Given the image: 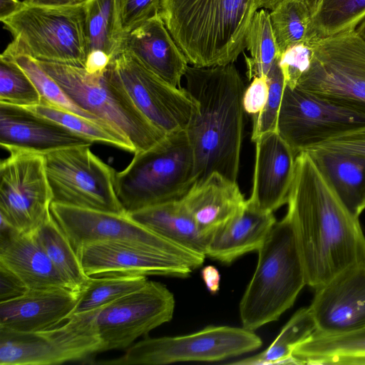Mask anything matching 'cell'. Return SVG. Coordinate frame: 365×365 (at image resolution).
<instances>
[{"mask_svg":"<svg viewBox=\"0 0 365 365\" xmlns=\"http://www.w3.org/2000/svg\"><path fill=\"white\" fill-rule=\"evenodd\" d=\"M365 126V110L284 86L277 132L296 155Z\"/></svg>","mask_w":365,"mask_h":365,"instance_id":"obj_13","label":"cell"},{"mask_svg":"<svg viewBox=\"0 0 365 365\" xmlns=\"http://www.w3.org/2000/svg\"><path fill=\"white\" fill-rule=\"evenodd\" d=\"M309 8L311 14H312L316 9L320 0H302Z\"/></svg>","mask_w":365,"mask_h":365,"instance_id":"obj_50","label":"cell"},{"mask_svg":"<svg viewBox=\"0 0 365 365\" xmlns=\"http://www.w3.org/2000/svg\"><path fill=\"white\" fill-rule=\"evenodd\" d=\"M262 341L243 327L210 326L193 334L145 338L120 357L101 360L100 365H161L182 361H217L253 351Z\"/></svg>","mask_w":365,"mask_h":365,"instance_id":"obj_9","label":"cell"},{"mask_svg":"<svg viewBox=\"0 0 365 365\" xmlns=\"http://www.w3.org/2000/svg\"><path fill=\"white\" fill-rule=\"evenodd\" d=\"M246 48L251 55L250 58L245 56L248 79L267 76L280 57L268 10L260 9L255 12L247 33Z\"/></svg>","mask_w":365,"mask_h":365,"instance_id":"obj_35","label":"cell"},{"mask_svg":"<svg viewBox=\"0 0 365 365\" xmlns=\"http://www.w3.org/2000/svg\"><path fill=\"white\" fill-rule=\"evenodd\" d=\"M296 364L365 365V327L339 334L314 331L292 351Z\"/></svg>","mask_w":365,"mask_h":365,"instance_id":"obj_28","label":"cell"},{"mask_svg":"<svg viewBox=\"0 0 365 365\" xmlns=\"http://www.w3.org/2000/svg\"><path fill=\"white\" fill-rule=\"evenodd\" d=\"M312 43L309 67L295 88L365 110V39L351 31Z\"/></svg>","mask_w":365,"mask_h":365,"instance_id":"obj_10","label":"cell"},{"mask_svg":"<svg viewBox=\"0 0 365 365\" xmlns=\"http://www.w3.org/2000/svg\"><path fill=\"white\" fill-rule=\"evenodd\" d=\"M277 222L273 213L245 205L209 235L205 256L232 263L242 255L257 251Z\"/></svg>","mask_w":365,"mask_h":365,"instance_id":"obj_23","label":"cell"},{"mask_svg":"<svg viewBox=\"0 0 365 365\" xmlns=\"http://www.w3.org/2000/svg\"><path fill=\"white\" fill-rule=\"evenodd\" d=\"M38 62L77 105L129 139L135 153L151 148L168 135L148 120L105 72L91 74L82 67Z\"/></svg>","mask_w":365,"mask_h":365,"instance_id":"obj_7","label":"cell"},{"mask_svg":"<svg viewBox=\"0 0 365 365\" xmlns=\"http://www.w3.org/2000/svg\"><path fill=\"white\" fill-rule=\"evenodd\" d=\"M185 89L197 110L185 132L191 145L195 182L218 173L237 182L244 130L245 86L233 63L187 67Z\"/></svg>","mask_w":365,"mask_h":365,"instance_id":"obj_2","label":"cell"},{"mask_svg":"<svg viewBox=\"0 0 365 365\" xmlns=\"http://www.w3.org/2000/svg\"><path fill=\"white\" fill-rule=\"evenodd\" d=\"M81 145L44 154L53 202L119 214L127 213L115 190L116 171Z\"/></svg>","mask_w":365,"mask_h":365,"instance_id":"obj_8","label":"cell"},{"mask_svg":"<svg viewBox=\"0 0 365 365\" xmlns=\"http://www.w3.org/2000/svg\"><path fill=\"white\" fill-rule=\"evenodd\" d=\"M268 94L267 76L254 78L244 92L242 103L245 112L252 115L260 113L266 104Z\"/></svg>","mask_w":365,"mask_h":365,"instance_id":"obj_43","label":"cell"},{"mask_svg":"<svg viewBox=\"0 0 365 365\" xmlns=\"http://www.w3.org/2000/svg\"><path fill=\"white\" fill-rule=\"evenodd\" d=\"M76 252L88 277L135 274L186 277L192 271L189 265L165 252L130 241L94 242Z\"/></svg>","mask_w":365,"mask_h":365,"instance_id":"obj_17","label":"cell"},{"mask_svg":"<svg viewBox=\"0 0 365 365\" xmlns=\"http://www.w3.org/2000/svg\"><path fill=\"white\" fill-rule=\"evenodd\" d=\"M175 298L160 282L148 281L141 288L99 309L96 326L102 351L123 349L139 336L168 322Z\"/></svg>","mask_w":365,"mask_h":365,"instance_id":"obj_16","label":"cell"},{"mask_svg":"<svg viewBox=\"0 0 365 365\" xmlns=\"http://www.w3.org/2000/svg\"><path fill=\"white\" fill-rule=\"evenodd\" d=\"M2 54L11 58L25 72L38 90L41 97V103L110 125L77 105L56 81L41 66L37 60L25 54L13 52L6 48Z\"/></svg>","mask_w":365,"mask_h":365,"instance_id":"obj_37","label":"cell"},{"mask_svg":"<svg viewBox=\"0 0 365 365\" xmlns=\"http://www.w3.org/2000/svg\"><path fill=\"white\" fill-rule=\"evenodd\" d=\"M286 216L296 237L306 283L317 289L365 257L359 218L346 207L307 151L295 159Z\"/></svg>","mask_w":365,"mask_h":365,"instance_id":"obj_1","label":"cell"},{"mask_svg":"<svg viewBox=\"0 0 365 365\" xmlns=\"http://www.w3.org/2000/svg\"><path fill=\"white\" fill-rule=\"evenodd\" d=\"M269 18L280 56L292 46L312 39V14L302 0L281 1L269 11Z\"/></svg>","mask_w":365,"mask_h":365,"instance_id":"obj_36","label":"cell"},{"mask_svg":"<svg viewBox=\"0 0 365 365\" xmlns=\"http://www.w3.org/2000/svg\"><path fill=\"white\" fill-rule=\"evenodd\" d=\"M309 308L315 331L339 334L365 327V257L315 289Z\"/></svg>","mask_w":365,"mask_h":365,"instance_id":"obj_18","label":"cell"},{"mask_svg":"<svg viewBox=\"0 0 365 365\" xmlns=\"http://www.w3.org/2000/svg\"><path fill=\"white\" fill-rule=\"evenodd\" d=\"M279 60L274 63L267 75L269 94L266 104L260 113L253 115L251 135L252 142L265 133L277 131L278 116L285 86Z\"/></svg>","mask_w":365,"mask_h":365,"instance_id":"obj_39","label":"cell"},{"mask_svg":"<svg viewBox=\"0 0 365 365\" xmlns=\"http://www.w3.org/2000/svg\"><path fill=\"white\" fill-rule=\"evenodd\" d=\"M162 0H117L123 32L127 34L160 14Z\"/></svg>","mask_w":365,"mask_h":365,"instance_id":"obj_41","label":"cell"},{"mask_svg":"<svg viewBox=\"0 0 365 365\" xmlns=\"http://www.w3.org/2000/svg\"><path fill=\"white\" fill-rule=\"evenodd\" d=\"M127 214L166 240L205 256L209 235L200 231L181 199L156 204Z\"/></svg>","mask_w":365,"mask_h":365,"instance_id":"obj_26","label":"cell"},{"mask_svg":"<svg viewBox=\"0 0 365 365\" xmlns=\"http://www.w3.org/2000/svg\"><path fill=\"white\" fill-rule=\"evenodd\" d=\"M34 236L61 276L76 291H81L88 279L76 252L51 212L36 231Z\"/></svg>","mask_w":365,"mask_h":365,"instance_id":"obj_30","label":"cell"},{"mask_svg":"<svg viewBox=\"0 0 365 365\" xmlns=\"http://www.w3.org/2000/svg\"><path fill=\"white\" fill-rule=\"evenodd\" d=\"M26 2L42 6H63L80 3L83 0H24Z\"/></svg>","mask_w":365,"mask_h":365,"instance_id":"obj_48","label":"cell"},{"mask_svg":"<svg viewBox=\"0 0 365 365\" xmlns=\"http://www.w3.org/2000/svg\"><path fill=\"white\" fill-rule=\"evenodd\" d=\"M1 21L13 37L7 49L40 61L84 68L88 55L84 0L63 6L23 1Z\"/></svg>","mask_w":365,"mask_h":365,"instance_id":"obj_6","label":"cell"},{"mask_svg":"<svg viewBox=\"0 0 365 365\" xmlns=\"http://www.w3.org/2000/svg\"><path fill=\"white\" fill-rule=\"evenodd\" d=\"M144 275L108 274L89 277L80 291L70 317L100 309L144 286ZM69 318V317H68Z\"/></svg>","mask_w":365,"mask_h":365,"instance_id":"obj_33","label":"cell"},{"mask_svg":"<svg viewBox=\"0 0 365 365\" xmlns=\"http://www.w3.org/2000/svg\"><path fill=\"white\" fill-rule=\"evenodd\" d=\"M257 252L255 271L240 303L242 327L253 331L277 320L307 285L294 232L286 215L275 222Z\"/></svg>","mask_w":365,"mask_h":365,"instance_id":"obj_4","label":"cell"},{"mask_svg":"<svg viewBox=\"0 0 365 365\" xmlns=\"http://www.w3.org/2000/svg\"><path fill=\"white\" fill-rule=\"evenodd\" d=\"M21 3L19 0H0V21L14 14Z\"/></svg>","mask_w":365,"mask_h":365,"instance_id":"obj_47","label":"cell"},{"mask_svg":"<svg viewBox=\"0 0 365 365\" xmlns=\"http://www.w3.org/2000/svg\"><path fill=\"white\" fill-rule=\"evenodd\" d=\"M193 152L185 130L169 133L151 148L134 153L116 173L115 190L127 213L181 199L195 182Z\"/></svg>","mask_w":365,"mask_h":365,"instance_id":"obj_5","label":"cell"},{"mask_svg":"<svg viewBox=\"0 0 365 365\" xmlns=\"http://www.w3.org/2000/svg\"><path fill=\"white\" fill-rule=\"evenodd\" d=\"M84 6L88 53L103 51L112 59L123 48L126 36L117 0H84Z\"/></svg>","mask_w":365,"mask_h":365,"instance_id":"obj_29","label":"cell"},{"mask_svg":"<svg viewBox=\"0 0 365 365\" xmlns=\"http://www.w3.org/2000/svg\"><path fill=\"white\" fill-rule=\"evenodd\" d=\"M93 143L26 108L0 103V145L41 154Z\"/></svg>","mask_w":365,"mask_h":365,"instance_id":"obj_20","label":"cell"},{"mask_svg":"<svg viewBox=\"0 0 365 365\" xmlns=\"http://www.w3.org/2000/svg\"><path fill=\"white\" fill-rule=\"evenodd\" d=\"M313 47L312 39L294 44L281 54L279 65L285 86L296 87L301 76L309 68Z\"/></svg>","mask_w":365,"mask_h":365,"instance_id":"obj_40","label":"cell"},{"mask_svg":"<svg viewBox=\"0 0 365 365\" xmlns=\"http://www.w3.org/2000/svg\"><path fill=\"white\" fill-rule=\"evenodd\" d=\"M316 330V324L308 307L297 311L285 324L274 341L262 352L235 361V364H296L294 349Z\"/></svg>","mask_w":365,"mask_h":365,"instance_id":"obj_31","label":"cell"},{"mask_svg":"<svg viewBox=\"0 0 365 365\" xmlns=\"http://www.w3.org/2000/svg\"><path fill=\"white\" fill-rule=\"evenodd\" d=\"M255 143L252 187L246 205L260 212L273 213L287 204L297 155L277 131L261 135Z\"/></svg>","mask_w":365,"mask_h":365,"instance_id":"obj_19","label":"cell"},{"mask_svg":"<svg viewBox=\"0 0 365 365\" xmlns=\"http://www.w3.org/2000/svg\"><path fill=\"white\" fill-rule=\"evenodd\" d=\"M202 277L211 293L215 294L219 290L220 274L216 267L212 265L205 267L202 269Z\"/></svg>","mask_w":365,"mask_h":365,"instance_id":"obj_46","label":"cell"},{"mask_svg":"<svg viewBox=\"0 0 365 365\" xmlns=\"http://www.w3.org/2000/svg\"><path fill=\"white\" fill-rule=\"evenodd\" d=\"M181 200L198 228L207 235L246 203L237 182L218 173L194 183Z\"/></svg>","mask_w":365,"mask_h":365,"instance_id":"obj_24","label":"cell"},{"mask_svg":"<svg viewBox=\"0 0 365 365\" xmlns=\"http://www.w3.org/2000/svg\"><path fill=\"white\" fill-rule=\"evenodd\" d=\"M282 0H257L258 9H264L268 11L274 9Z\"/></svg>","mask_w":365,"mask_h":365,"instance_id":"obj_49","label":"cell"},{"mask_svg":"<svg viewBox=\"0 0 365 365\" xmlns=\"http://www.w3.org/2000/svg\"><path fill=\"white\" fill-rule=\"evenodd\" d=\"M98 310L74 314L40 331L0 329V365L60 364L85 360L102 351L96 326Z\"/></svg>","mask_w":365,"mask_h":365,"instance_id":"obj_11","label":"cell"},{"mask_svg":"<svg viewBox=\"0 0 365 365\" xmlns=\"http://www.w3.org/2000/svg\"><path fill=\"white\" fill-rule=\"evenodd\" d=\"M257 0H162L160 15L189 63H233L246 48Z\"/></svg>","mask_w":365,"mask_h":365,"instance_id":"obj_3","label":"cell"},{"mask_svg":"<svg viewBox=\"0 0 365 365\" xmlns=\"http://www.w3.org/2000/svg\"><path fill=\"white\" fill-rule=\"evenodd\" d=\"M26 108L61 125L92 143H101L128 152L133 153L135 152V149L129 139L108 125L44 103Z\"/></svg>","mask_w":365,"mask_h":365,"instance_id":"obj_32","label":"cell"},{"mask_svg":"<svg viewBox=\"0 0 365 365\" xmlns=\"http://www.w3.org/2000/svg\"><path fill=\"white\" fill-rule=\"evenodd\" d=\"M0 103L27 108L41 103L31 79L10 57L0 56Z\"/></svg>","mask_w":365,"mask_h":365,"instance_id":"obj_38","label":"cell"},{"mask_svg":"<svg viewBox=\"0 0 365 365\" xmlns=\"http://www.w3.org/2000/svg\"><path fill=\"white\" fill-rule=\"evenodd\" d=\"M110 59V57L103 51H91L88 53L84 69L91 74H103Z\"/></svg>","mask_w":365,"mask_h":365,"instance_id":"obj_45","label":"cell"},{"mask_svg":"<svg viewBox=\"0 0 365 365\" xmlns=\"http://www.w3.org/2000/svg\"><path fill=\"white\" fill-rule=\"evenodd\" d=\"M0 264L14 273L29 289L68 288L34 234L16 233L0 240Z\"/></svg>","mask_w":365,"mask_h":365,"instance_id":"obj_25","label":"cell"},{"mask_svg":"<svg viewBox=\"0 0 365 365\" xmlns=\"http://www.w3.org/2000/svg\"><path fill=\"white\" fill-rule=\"evenodd\" d=\"M365 17V0H320L312 14L311 38L355 31Z\"/></svg>","mask_w":365,"mask_h":365,"instance_id":"obj_34","label":"cell"},{"mask_svg":"<svg viewBox=\"0 0 365 365\" xmlns=\"http://www.w3.org/2000/svg\"><path fill=\"white\" fill-rule=\"evenodd\" d=\"M356 33L365 39V17L356 27Z\"/></svg>","mask_w":365,"mask_h":365,"instance_id":"obj_51","label":"cell"},{"mask_svg":"<svg viewBox=\"0 0 365 365\" xmlns=\"http://www.w3.org/2000/svg\"><path fill=\"white\" fill-rule=\"evenodd\" d=\"M105 74L167 134L185 130L197 110V103L185 88L168 83L124 48L110 60Z\"/></svg>","mask_w":365,"mask_h":365,"instance_id":"obj_12","label":"cell"},{"mask_svg":"<svg viewBox=\"0 0 365 365\" xmlns=\"http://www.w3.org/2000/svg\"><path fill=\"white\" fill-rule=\"evenodd\" d=\"M80 291L68 288L28 289L0 302V329L35 332L54 327L68 319Z\"/></svg>","mask_w":365,"mask_h":365,"instance_id":"obj_21","label":"cell"},{"mask_svg":"<svg viewBox=\"0 0 365 365\" xmlns=\"http://www.w3.org/2000/svg\"><path fill=\"white\" fill-rule=\"evenodd\" d=\"M307 152L348 210L359 218L365 210V157L326 150Z\"/></svg>","mask_w":365,"mask_h":365,"instance_id":"obj_27","label":"cell"},{"mask_svg":"<svg viewBox=\"0 0 365 365\" xmlns=\"http://www.w3.org/2000/svg\"><path fill=\"white\" fill-rule=\"evenodd\" d=\"M28 289L14 273L0 264V302L16 298Z\"/></svg>","mask_w":365,"mask_h":365,"instance_id":"obj_44","label":"cell"},{"mask_svg":"<svg viewBox=\"0 0 365 365\" xmlns=\"http://www.w3.org/2000/svg\"><path fill=\"white\" fill-rule=\"evenodd\" d=\"M0 164V217L22 234H34L51 215L53 202L44 155L8 151Z\"/></svg>","mask_w":365,"mask_h":365,"instance_id":"obj_14","label":"cell"},{"mask_svg":"<svg viewBox=\"0 0 365 365\" xmlns=\"http://www.w3.org/2000/svg\"><path fill=\"white\" fill-rule=\"evenodd\" d=\"M123 48L164 81L181 87L189 63L160 14L128 33Z\"/></svg>","mask_w":365,"mask_h":365,"instance_id":"obj_22","label":"cell"},{"mask_svg":"<svg viewBox=\"0 0 365 365\" xmlns=\"http://www.w3.org/2000/svg\"><path fill=\"white\" fill-rule=\"evenodd\" d=\"M312 150L339 152L365 157V126L330 138L309 150Z\"/></svg>","mask_w":365,"mask_h":365,"instance_id":"obj_42","label":"cell"},{"mask_svg":"<svg viewBox=\"0 0 365 365\" xmlns=\"http://www.w3.org/2000/svg\"><path fill=\"white\" fill-rule=\"evenodd\" d=\"M51 212L75 251L98 241L124 240L143 244L189 265L200 267L205 256L185 249L157 235L132 219L119 214L52 202Z\"/></svg>","mask_w":365,"mask_h":365,"instance_id":"obj_15","label":"cell"}]
</instances>
